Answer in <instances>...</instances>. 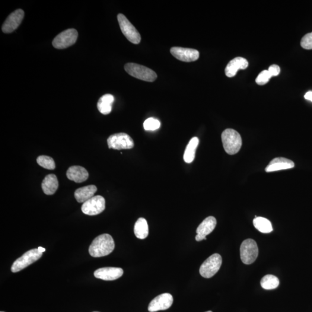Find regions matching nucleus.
Here are the masks:
<instances>
[{
    "mask_svg": "<svg viewBox=\"0 0 312 312\" xmlns=\"http://www.w3.org/2000/svg\"><path fill=\"white\" fill-rule=\"evenodd\" d=\"M160 121L154 117L146 119L144 123V127L146 131H155L160 128Z\"/></svg>",
    "mask_w": 312,
    "mask_h": 312,
    "instance_id": "27",
    "label": "nucleus"
},
{
    "mask_svg": "<svg viewBox=\"0 0 312 312\" xmlns=\"http://www.w3.org/2000/svg\"></svg>",
    "mask_w": 312,
    "mask_h": 312,
    "instance_id": "35",
    "label": "nucleus"
},
{
    "mask_svg": "<svg viewBox=\"0 0 312 312\" xmlns=\"http://www.w3.org/2000/svg\"><path fill=\"white\" fill-rule=\"evenodd\" d=\"M114 101L113 95L107 94L103 95L97 103V108L102 114H108L112 109V104Z\"/></svg>",
    "mask_w": 312,
    "mask_h": 312,
    "instance_id": "21",
    "label": "nucleus"
},
{
    "mask_svg": "<svg viewBox=\"0 0 312 312\" xmlns=\"http://www.w3.org/2000/svg\"><path fill=\"white\" fill-rule=\"evenodd\" d=\"M293 161L289 160L288 158L283 157H278L273 159L267 165L266 171L267 173L274 172L280 170H288L294 167Z\"/></svg>",
    "mask_w": 312,
    "mask_h": 312,
    "instance_id": "17",
    "label": "nucleus"
},
{
    "mask_svg": "<svg viewBox=\"0 0 312 312\" xmlns=\"http://www.w3.org/2000/svg\"><path fill=\"white\" fill-rule=\"evenodd\" d=\"M301 45L305 49H312V32L305 35L302 38Z\"/></svg>",
    "mask_w": 312,
    "mask_h": 312,
    "instance_id": "29",
    "label": "nucleus"
},
{
    "mask_svg": "<svg viewBox=\"0 0 312 312\" xmlns=\"http://www.w3.org/2000/svg\"><path fill=\"white\" fill-rule=\"evenodd\" d=\"M117 20H118L121 31L127 40L134 44H138L141 42V35L125 15L122 14H119L117 15Z\"/></svg>",
    "mask_w": 312,
    "mask_h": 312,
    "instance_id": "7",
    "label": "nucleus"
},
{
    "mask_svg": "<svg viewBox=\"0 0 312 312\" xmlns=\"http://www.w3.org/2000/svg\"><path fill=\"white\" fill-rule=\"evenodd\" d=\"M97 188L95 185H89L79 188L75 191V198L79 203H84L94 197Z\"/></svg>",
    "mask_w": 312,
    "mask_h": 312,
    "instance_id": "19",
    "label": "nucleus"
},
{
    "mask_svg": "<svg viewBox=\"0 0 312 312\" xmlns=\"http://www.w3.org/2000/svg\"><path fill=\"white\" fill-rule=\"evenodd\" d=\"M261 286L265 290H273L278 287L279 280L276 276L272 275L264 276L261 280Z\"/></svg>",
    "mask_w": 312,
    "mask_h": 312,
    "instance_id": "25",
    "label": "nucleus"
},
{
    "mask_svg": "<svg viewBox=\"0 0 312 312\" xmlns=\"http://www.w3.org/2000/svg\"><path fill=\"white\" fill-rule=\"evenodd\" d=\"M253 225L257 230L264 234L270 233L273 231L271 223L269 220L263 217L255 218L253 220Z\"/></svg>",
    "mask_w": 312,
    "mask_h": 312,
    "instance_id": "24",
    "label": "nucleus"
},
{
    "mask_svg": "<svg viewBox=\"0 0 312 312\" xmlns=\"http://www.w3.org/2000/svg\"><path fill=\"white\" fill-rule=\"evenodd\" d=\"M78 37V31L74 28H70L57 35L53 41V46L58 49H66L73 45L77 41Z\"/></svg>",
    "mask_w": 312,
    "mask_h": 312,
    "instance_id": "8",
    "label": "nucleus"
},
{
    "mask_svg": "<svg viewBox=\"0 0 312 312\" xmlns=\"http://www.w3.org/2000/svg\"><path fill=\"white\" fill-rule=\"evenodd\" d=\"M206 312H212V311H209Z\"/></svg>",
    "mask_w": 312,
    "mask_h": 312,
    "instance_id": "33",
    "label": "nucleus"
},
{
    "mask_svg": "<svg viewBox=\"0 0 312 312\" xmlns=\"http://www.w3.org/2000/svg\"><path fill=\"white\" fill-rule=\"evenodd\" d=\"M222 264V258L215 253L207 259L201 266L200 273L203 278H211L219 271Z\"/></svg>",
    "mask_w": 312,
    "mask_h": 312,
    "instance_id": "5",
    "label": "nucleus"
},
{
    "mask_svg": "<svg viewBox=\"0 0 312 312\" xmlns=\"http://www.w3.org/2000/svg\"><path fill=\"white\" fill-rule=\"evenodd\" d=\"M113 239L110 234H104L95 238L89 247V253L97 258L109 255L114 249Z\"/></svg>",
    "mask_w": 312,
    "mask_h": 312,
    "instance_id": "1",
    "label": "nucleus"
},
{
    "mask_svg": "<svg viewBox=\"0 0 312 312\" xmlns=\"http://www.w3.org/2000/svg\"><path fill=\"white\" fill-rule=\"evenodd\" d=\"M222 140L224 150L228 155H234L240 151L242 146V138L240 134L235 130H225L222 133Z\"/></svg>",
    "mask_w": 312,
    "mask_h": 312,
    "instance_id": "2",
    "label": "nucleus"
},
{
    "mask_svg": "<svg viewBox=\"0 0 312 312\" xmlns=\"http://www.w3.org/2000/svg\"><path fill=\"white\" fill-rule=\"evenodd\" d=\"M268 71L272 76H276L280 74L281 68L278 65H273L269 67Z\"/></svg>",
    "mask_w": 312,
    "mask_h": 312,
    "instance_id": "30",
    "label": "nucleus"
},
{
    "mask_svg": "<svg viewBox=\"0 0 312 312\" xmlns=\"http://www.w3.org/2000/svg\"><path fill=\"white\" fill-rule=\"evenodd\" d=\"M125 71L133 77L146 82H154L157 78L156 73L152 69L138 64L130 63L125 66Z\"/></svg>",
    "mask_w": 312,
    "mask_h": 312,
    "instance_id": "3",
    "label": "nucleus"
},
{
    "mask_svg": "<svg viewBox=\"0 0 312 312\" xmlns=\"http://www.w3.org/2000/svg\"><path fill=\"white\" fill-rule=\"evenodd\" d=\"M41 186L45 194L46 195H52L58 189V179L55 174H49L44 178Z\"/></svg>",
    "mask_w": 312,
    "mask_h": 312,
    "instance_id": "20",
    "label": "nucleus"
},
{
    "mask_svg": "<svg viewBox=\"0 0 312 312\" xmlns=\"http://www.w3.org/2000/svg\"><path fill=\"white\" fill-rule=\"evenodd\" d=\"M37 162L41 167L47 170H52L56 168L55 161L49 156H40L37 158Z\"/></svg>",
    "mask_w": 312,
    "mask_h": 312,
    "instance_id": "26",
    "label": "nucleus"
},
{
    "mask_svg": "<svg viewBox=\"0 0 312 312\" xmlns=\"http://www.w3.org/2000/svg\"><path fill=\"white\" fill-rule=\"evenodd\" d=\"M240 255L242 262L249 265L255 262L259 255V248L256 242L252 239H247L241 244Z\"/></svg>",
    "mask_w": 312,
    "mask_h": 312,
    "instance_id": "4",
    "label": "nucleus"
},
{
    "mask_svg": "<svg viewBox=\"0 0 312 312\" xmlns=\"http://www.w3.org/2000/svg\"><path fill=\"white\" fill-rule=\"evenodd\" d=\"M134 231L136 237L140 240H144L147 238L149 234V227L146 220L143 218H139L135 223Z\"/></svg>",
    "mask_w": 312,
    "mask_h": 312,
    "instance_id": "22",
    "label": "nucleus"
},
{
    "mask_svg": "<svg viewBox=\"0 0 312 312\" xmlns=\"http://www.w3.org/2000/svg\"><path fill=\"white\" fill-rule=\"evenodd\" d=\"M24 12L21 9H17L11 13L6 18L2 26V30L4 33H11L17 30L24 18Z\"/></svg>",
    "mask_w": 312,
    "mask_h": 312,
    "instance_id": "11",
    "label": "nucleus"
},
{
    "mask_svg": "<svg viewBox=\"0 0 312 312\" xmlns=\"http://www.w3.org/2000/svg\"><path fill=\"white\" fill-rule=\"evenodd\" d=\"M107 143L110 149L115 150L130 149L134 148V143L131 136L126 133L114 134L108 138Z\"/></svg>",
    "mask_w": 312,
    "mask_h": 312,
    "instance_id": "9",
    "label": "nucleus"
},
{
    "mask_svg": "<svg viewBox=\"0 0 312 312\" xmlns=\"http://www.w3.org/2000/svg\"><path fill=\"white\" fill-rule=\"evenodd\" d=\"M217 221L213 216H209L201 223L197 229L196 240L200 242L206 240L207 235L214 230Z\"/></svg>",
    "mask_w": 312,
    "mask_h": 312,
    "instance_id": "14",
    "label": "nucleus"
},
{
    "mask_svg": "<svg viewBox=\"0 0 312 312\" xmlns=\"http://www.w3.org/2000/svg\"><path fill=\"white\" fill-rule=\"evenodd\" d=\"M249 63L243 57H238L231 60L225 69V74L227 77L232 78L236 75L239 69H246Z\"/></svg>",
    "mask_w": 312,
    "mask_h": 312,
    "instance_id": "16",
    "label": "nucleus"
},
{
    "mask_svg": "<svg viewBox=\"0 0 312 312\" xmlns=\"http://www.w3.org/2000/svg\"><path fill=\"white\" fill-rule=\"evenodd\" d=\"M172 55L184 62H192L198 60L200 53L198 50L181 47H173L170 50Z\"/></svg>",
    "mask_w": 312,
    "mask_h": 312,
    "instance_id": "12",
    "label": "nucleus"
},
{
    "mask_svg": "<svg viewBox=\"0 0 312 312\" xmlns=\"http://www.w3.org/2000/svg\"><path fill=\"white\" fill-rule=\"evenodd\" d=\"M106 209V200L103 197L96 196L86 201L82 206V211L89 216L100 214Z\"/></svg>",
    "mask_w": 312,
    "mask_h": 312,
    "instance_id": "10",
    "label": "nucleus"
},
{
    "mask_svg": "<svg viewBox=\"0 0 312 312\" xmlns=\"http://www.w3.org/2000/svg\"><path fill=\"white\" fill-rule=\"evenodd\" d=\"M173 296L169 293H164L157 296L149 305L148 311L155 312L165 311L170 308L173 304Z\"/></svg>",
    "mask_w": 312,
    "mask_h": 312,
    "instance_id": "13",
    "label": "nucleus"
},
{
    "mask_svg": "<svg viewBox=\"0 0 312 312\" xmlns=\"http://www.w3.org/2000/svg\"><path fill=\"white\" fill-rule=\"evenodd\" d=\"M304 97L305 99L312 102V91L307 92V93L305 94Z\"/></svg>",
    "mask_w": 312,
    "mask_h": 312,
    "instance_id": "31",
    "label": "nucleus"
},
{
    "mask_svg": "<svg viewBox=\"0 0 312 312\" xmlns=\"http://www.w3.org/2000/svg\"><path fill=\"white\" fill-rule=\"evenodd\" d=\"M67 177L70 180L76 183H82L88 179L89 173L85 168L74 165L68 168L67 172Z\"/></svg>",
    "mask_w": 312,
    "mask_h": 312,
    "instance_id": "18",
    "label": "nucleus"
},
{
    "mask_svg": "<svg viewBox=\"0 0 312 312\" xmlns=\"http://www.w3.org/2000/svg\"><path fill=\"white\" fill-rule=\"evenodd\" d=\"M38 250H39L40 251V252L41 253H44V251H45V248H43L42 247H39L38 248Z\"/></svg>",
    "mask_w": 312,
    "mask_h": 312,
    "instance_id": "32",
    "label": "nucleus"
},
{
    "mask_svg": "<svg viewBox=\"0 0 312 312\" xmlns=\"http://www.w3.org/2000/svg\"><path fill=\"white\" fill-rule=\"evenodd\" d=\"M199 144V139L197 137H194L190 140L186 146L183 156V159L186 163L192 162L196 156V151Z\"/></svg>",
    "mask_w": 312,
    "mask_h": 312,
    "instance_id": "23",
    "label": "nucleus"
},
{
    "mask_svg": "<svg viewBox=\"0 0 312 312\" xmlns=\"http://www.w3.org/2000/svg\"><path fill=\"white\" fill-rule=\"evenodd\" d=\"M272 77V76L269 74L268 70H264L257 76L256 82L257 84L259 85H264L267 84Z\"/></svg>",
    "mask_w": 312,
    "mask_h": 312,
    "instance_id": "28",
    "label": "nucleus"
},
{
    "mask_svg": "<svg viewBox=\"0 0 312 312\" xmlns=\"http://www.w3.org/2000/svg\"></svg>",
    "mask_w": 312,
    "mask_h": 312,
    "instance_id": "34",
    "label": "nucleus"
},
{
    "mask_svg": "<svg viewBox=\"0 0 312 312\" xmlns=\"http://www.w3.org/2000/svg\"><path fill=\"white\" fill-rule=\"evenodd\" d=\"M123 270L120 268L105 267L95 270L94 275L97 279L112 281L120 278L123 275Z\"/></svg>",
    "mask_w": 312,
    "mask_h": 312,
    "instance_id": "15",
    "label": "nucleus"
},
{
    "mask_svg": "<svg viewBox=\"0 0 312 312\" xmlns=\"http://www.w3.org/2000/svg\"><path fill=\"white\" fill-rule=\"evenodd\" d=\"M43 253L40 252L38 249L28 250L13 264L11 267V271L14 273L21 271L39 260L43 256Z\"/></svg>",
    "mask_w": 312,
    "mask_h": 312,
    "instance_id": "6",
    "label": "nucleus"
}]
</instances>
